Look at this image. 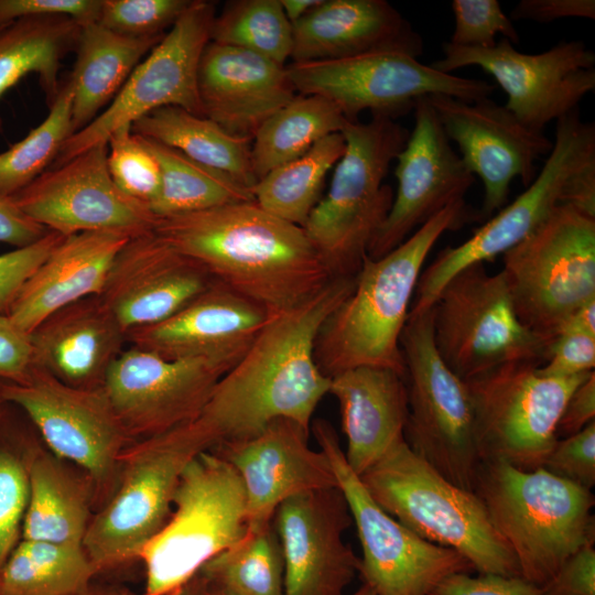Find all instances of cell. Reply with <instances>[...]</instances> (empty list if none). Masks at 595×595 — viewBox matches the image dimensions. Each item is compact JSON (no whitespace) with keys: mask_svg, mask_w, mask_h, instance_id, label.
I'll use <instances>...</instances> for the list:
<instances>
[{"mask_svg":"<svg viewBox=\"0 0 595 595\" xmlns=\"http://www.w3.org/2000/svg\"><path fill=\"white\" fill-rule=\"evenodd\" d=\"M356 279L334 278L306 302L269 315L245 355L217 381L196 419L212 448L253 436L278 419L310 430L331 386L316 365L315 340Z\"/></svg>","mask_w":595,"mask_h":595,"instance_id":"1","label":"cell"},{"mask_svg":"<svg viewBox=\"0 0 595 595\" xmlns=\"http://www.w3.org/2000/svg\"><path fill=\"white\" fill-rule=\"evenodd\" d=\"M154 231L269 315L299 306L333 279L303 227L255 201L158 218Z\"/></svg>","mask_w":595,"mask_h":595,"instance_id":"2","label":"cell"},{"mask_svg":"<svg viewBox=\"0 0 595 595\" xmlns=\"http://www.w3.org/2000/svg\"><path fill=\"white\" fill-rule=\"evenodd\" d=\"M477 220L465 199L455 202L378 259L365 258L350 294L323 323L314 347L321 371L333 376L359 366L404 376L400 337L423 263L439 238Z\"/></svg>","mask_w":595,"mask_h":595,"instance_id":"3","label":"cell"},{"mask_svg":"<svg viewBox=\"0 0 595 595\" xmlns=\"http://www.w3.org/2000/svg\"><path fill=\"white\" fill-rule=\"evenodd\" d=\"M473 493L512 551L521 577L538 586L595 542L594 495L543 467L522 470L483 461Z\"/></svg>","mask_w":595,"mask_h":595,"instance_id":"4","label":"cell"},{"mask_svg":"<svg viewBox=\"0 0 595 595\" xmlns=\"http://www.w3.org/2000/svg\"><path fill=\"white\" fill-rule=\"evenodd\" d=\"M359 478L387 513L424 540L458 552L478 574L521 576L478 496L443 477L404 440Z\"/></svg>","mask_w":595,"mask_h":595,"instance_id":"5","label":"cell"},{"mask_svg":"<svg viewBox=\"0 0 595 595\" xmlns=\"http://www.w3.org/2000/svg\"><path fill=\"white\" fill-rule=\"evenodd\" d=\"M340 133L345 152L327 194L303 226L333 279L356 277L360 271L392 205L393 191L383 178L409 137L393 118L378 113L368 122L349 121Z\"/></svg>","mask_w":595,"mask_h":595,"instance_id":"6","label":"cell"},{"mask_svg":"<svg viewBox=\"0 0 595 595\" xmlns=\"http://www.w3.org/2000/svg\"><path fill=\"white\" fill-rule=\"evenodd\" d=\"M163 528L139 558L145 570L144 595H166L192 580L247 531L242 482L216 452L197 454L183 469Z\"/></svg>","mask_w":595,"mask_h":595,"instance_id":"7","label":"cell"},{"mask_svg":"<svg viewBox=\"0 0 595 595\" xmlns=\"http://www.w3.org/2000/svg\"><path fill=\"white\" fill-rule=\"evenodd\" d=\"M432 309L410 314L400 337L408 390L404 441L452 484L473 493L482 459L467 386L439 355Z\"/></svg>","mask_w":595,"mask_h":595,"instance_id":"8","label":"cell"},{"mask_svg":"<svg viewBox=\"0 0 595 595\" xmlns=\"http://www.w3.org/2000/svg\"><path fill=\"white\" fill-rule=\"evenodd\" d=\"M431 309L436 350L464 381L506 364L545 361L550 342L520 322L501 270L491 274L484 263L461 270Z\"/></svg>","mask_w":595,"mask_h":595,"instance_id":"9","label":"cell"},{"mask_svg":"<svg viewBox=\"0 0 595 595\" xmlns=\"http://www.w3.org/2000/svg\"><path fill=\"white\" fill-rule=\"evenodd\" d=\"M502 263L518 318L550 342L576 309L595 299V219L558 205L502 255Z\"/></svg>","mask_w":595,"mask_h":595,"instance_id":"10","label":"cell"},{"mask_svg":"<svg viewBox=\"0 0 595 595\" xmlns=\"http://www.w3.org/2000/svg\"><path fill=\"white\" fill-rule=\"evenodd\" d=\"M210 450L195 419L148 436L129 452L120 487L88 523L83 541L97 571L140 555L167 521L183 469Z\"/></svg>","mask_w":595,"mask_h":595,"instance_id":"11","label":"cell"},{"mask_svg":"<svg viewBox=\"0 0 595 595\" xmlns=\"http://www.w3.org/2000/svg\"><path fill=\"white\" fill-rule=\"evenodd\" d=\"M538 365L511 363L466 380L478 453L522 470L543 466L558 442L562 411L592 372L550 377Z\"/></svg>","mask_w":595,"mask_h":595,"instance_id":"12","label":"cell"},{"mask_svg":"<svg viewBox=\"0 0 595 595\" xmlns=\"http://www.w3.org/2000/svg\"><path fill=\"white\" fill-rule=\"evenodd\" d=\"M313 433L356 526L363 584L376 595H430L447 576L474 572L458 552L424 540L374 500L347 464L338 435L326 420H315Z\"/></svg>","mask_w":595,"mask_h":595,"instance_id":"13","label":"cell"},{"mask_svg":"<svg viewBox=\"0 0 595 595\" xmlns=\"http://www.w3.org/2000/svg\"><path fill=\"white\" fill-rule=\"evenodd\" d=\"M595 160V126L578 108L556 120L555 140L539 174L508 206L463 244L447 246L421 272L410 314L431 309L444 284L461 270L493 260L528 237L558 206L571 176Z\"/></svg>","mask_w":595,"mask_h":595,"instance_id":"14","label":"cell"},{"mask_svg":"<svg viewBox=\"0 0 595 595\" xmlns=\"http://www.w3.org/2000/svg\"><path fill=\"white\" fill-rule=\"evenodd\" d=\"M285 67L296 93L326 98L351 122L365 110L394 118L424 96L476 101L489 98L496 89L486 80L440 72L398 51L292 62Z\"/></svg>","mask_w":595,"mask_h":595,"instance_id":"15","label":"cell"},{"mask_svg":"<svg viewBox=\"0 0 595 595\" xmlns=\"http://www.w3.org/2000/svg\"><path fill=\"white\" fill-rule=\"evenodd\" d=\"M215 4L191 0L190 6L133 69L115 99L89 125L62 145L53 166L101 142L123 126L162 107H180L204 117L197 88L202 53L210 41Z\"/></svg>","mask_w":595,"mask_h":595,"instance_id":"16","label":"cell"},{"mask_svg":"<svg viewBox=\"0 0 595 595\" xmlns=\"http://www.w3.org/2000/svg\"><path fill=\"white\" fill-rule=\"evenodd\" d=\"M431 66L446 74L466 66L480 67L507 94L505 107L538 132L578 108L595 90V54L578 40L561 42L539 54L518 52L506 39L489 48L446 42L443 57Z\"/></svg>","mask_w":595,"mask_h":595,"instance_id":"17","label":"cell"},{"mask_svg":"<svg viewBox=\"0 0 595 595\" xmlns=\"http://www.w3.org/2000/svg\"><path fill=\"white\" fill-rule=\"evenodd\" d=\"M107 152V142L98 143L46 170L12 198L35 223L64 237L90 231L133 237L153 230L158 218L152 212L113 183Z\"/></svg>","mask_w":595,"mask_h":595,"instance_id":"18","label":"cell"},{"mask_svg":"<svg viewBox=\"0 0 595 595\" xmlns=\"http://www.w3.org/2000/svg\"><path fill=\"white\" fill-rule=\"evenodd\" d=\"M428 98L447 139L458 145L462 161L482 180L477 220L486 221L505 206L516 177L524 186L531 184L537 160L550 153L553 142L489 98L465 101L440 94Z\"/></svg>","mask_w":595,"mask_h":595,"instance_id":"19","label":"cell"},{"mask_svg":"<svg viewBox=\"0 0 595 595\" xmlns=\"http://www.w3.org/2000/svg\"><path fill=\"white\" fill-rule=\"evenodd\" d=\"M3 400L21 410L51 451L102 479L129 433L101 388H76L35 368L22 382L0 381Z\"/></svg>","mask_w":595,"mask_h":595,"instance_id":"20","label":"cell"},{"mask_svg":"<svg viewBox=\"0 0 595 595\" xmlns=\"http://www.w3.org/2000/svg\"><path fill=\"white\" fill-rule=\"evenodd\" d=\"M231 367L203 359H167L130 345L108 370L102 389L129 435L148 437L197 419Z\"/></svg>","mask_w":595,"mask_h":595,"instance_id":"21","label":"cell"},{"mask_svg":"<svg viewBox=\"0 0 595 595\" xmlns=\"http://www.w3.org/2000/svg\"><path fill=\"white\" fill-rule=\"evenodd\" d=\"M414 126L396 158V196L367 256L378 259L433 216L464 199L475 177L450 143L428 96L414 105Z\"/></svg>","mask_w":595,"mask_h":595,"instance_id":"22","label":"cell"},{"mask_svg":"<svg viewBox=\"0 0 595 595\" xmlns=\"http://www.w3.org/2000/svg\"><path fill=\"white\" fill-rule=\"evenodd\" d=\"M351 517L338 487L283 501L273 516L284 561V595H344L360 560L343 540Z\"/></svg>","mask_w":595,"mask_h":595,"instance_id":"23","label":"cell"},{"mask_svg":"<svg viewBox=\"0 0 595 595\" xmlns=\"http://www.w3.org/2000/svg\"><path fill=\"white\" fill-rule=\"evenodd\" d=\"M309 433L292 420L278 419L253 436L215 446L242 482L247 528L271 524L278 507L291 497L337 487L326 454L310 446Z\"/></svg>","mask_w":595,"mask_h":595,"instance_id":"24","label":"cell"},{"mask_svg":"<svg viewBox=\"0 0 595 595\" xmlns=\"http://www.w3.org/2000/svg\"><path fill=\"white\" fill-rule=\"evenodd\" d=\"M214 282L201 264L176 251L153 229L123 245L100 298L128 336L167 320Z\"/></svg>","mask_w":595,"mask_h":595,"instance_id":"25","label":"cell"},{"mask_svg":"<svg viewBox=\"0 0 595 595\" xmlns=\"http://www.w3.org/2000/svg\"><path fill=\"white\" fill-rule=\"evenodd\" d=\"M269 314L215 281L167 320L128 334L130 345L167 359H203L234 366Z\"/></svg>","mask_w":595,"mask_h":595,"instance_id":"26","label":"cell"},{"mask_svg":"<svg viewBox=\"0 0 595 595\" xmlns=\"http://www.w3.org/2000/svg\"><path fill=\"white\" fill-rule=\"evenodd\" d=\"M197 88L204 117L232 136L251 140L296 97L285 65L212 41L201 56Z\"/></svg>","mask_w":595,"mask_h":595,"instance_id":"27","label":"cell"},{"mask_svg":"<svg viewBox=\"0 0 595 595\" xmlns=\"http://www.w3.org/2000/svg\"><path fill=\"white\" fill-rule=\"evenodd\" d=\"M30 336L35 368L83 389L102 387L128 342L127 333L100 295L57 310Z\"/></svg>","mask_w":595,"mask_h":595,"instance_id":"28","label":"cell"},{"mask_svg":"<svg viewBox=\"0 0 595 595\" xmlns=\"http://www.w3.org/2000/svg\"><path fill=\"white\" fill-rule=\"evenodd\" d=\"M292 62L398 51L415 58L422 36L385 0H323L292 24Z\"/></svg>","mask_w":595,"mask_h":595,"instance_id":"29","label":"cell"},{"mask_svg":"<svg viewBox=\"0 0 595 595\" xmlns=\"http://www.w3.org/2000/svg\"><path fill=\"white\" fill-rule=\"evenodd\" d=\"M130 238L116 231L63 237L29 279L8 315L30 334L57 310L100 295L116 256Z\"/></svg>","mask_w":595,"mask_h":595,"instance_id":"30","label":"cell"},{"mask_svg":"<svg viewBox=\"0 0 595 595\" xmlns=\"http://www.w3.org/2000/svg\"><path fill=\"white\" fill-rule=\"evenodd\" d=\"M347 439L345 458L358 476L404 440L408 390L404 376L385 367L359 366L331 378Z\"/></svg>","mask_w":595,"mask_h":595,"instance_id":"31","label":"cell"},{"mask_svg":"<svg viewBox=\"0 0 595 595\" xmlns=\"http://www.w3.org/2000/svg\"><path fill=\"white\" fill-rule=\"evenodd\" d=\"M163 36L127 37L98 22L80 26L76 62L68 76L73 91V133L89 125L115 99L142 57Z\"/></svg>","mask_w":595,"mask_h":595,"instance_id":"32","label":"cell"},{"mask_svg":"<svg viewBox=\"0 0 595 595\" xmlns=\"http://www.w3.org/2000/svg\"><path fill=\"white\" fill-rule=\"evenodd\" d=\"M131 130L224 172L248 188L252 190L258 182L252 166V140L232 136L206 117L180 107H162L134 121Z\"/></svg>","mask_w":595,"mask_h":595,"instance_id":"33","label":"cell"},{"mask_svg":"<svg viewBox=\"0 0 595 595\" xmlns=\"http://www.w3.org/2000/svg\"><path fill=\"white\" fill-rule=\"evenodd\" d=\"M80 26L66 15H36L0 28V98L34 73L51 106L61 85L62 61L76 47Z\"/></svg>","mask_w":595,"mask_h":595,"instance_id":"34","label":"cell"},{"mask_svg":"<svg viewBox=\"0 0 595 595\" xmlns=\"http://www.w3.org/2000/svg\"><path fill=\"white\" fill-rule=\"evenodd\" d=\"M32 455L25 461L29 496L21 539L83 547L89 522L82 487L54 458Z\"/></svg>","mask_w":595,"mask_h":595,"instance_id":"35","label":"cell"},{"mask_svg":"<svg viewBox=\"0 0 595 595\" xmlns=\"http://www.w3.org/2000/svg\"><path fill=\"white\" fill-rule=\"evenodd\" d=\"M348 122L339 108L326 98L296 95L271 116L252 139L251 158L257 180L303 155L323 138L340 133Z\"/></svg>","mask_w":595,"mask_h":595,"instance_id":"36","label":"cell"},{"mask_svg":"<svg viewBox=\"0 0 595 595\" xmlns=\"http://www.w3.org/2000/svg\"><path fill=\"white\" fill-rule=\"evenodd\" d=\"M142 139L161 171L160 191L150 206L156 218L255 201L251 188L226 173L152 139Z\"/></svg>","mask_w":595,"mask_h":595,"instance_id":"37","label":"cell"},{"mask_svg":"<svg viewBox=\"0 0 595 595\" xmlns=\"http://www.w3.org/2000/svg\"><path fill=\"white\" fill-rule=\"evenodd\" d=\"M96 572L83 547L21 539L0 571V595H79Z\"/></svg>","mask_w":595,"mask_h":595,"instance_id":"38","label":"cell"},{"mask_svg":"<svg viewBox=\"0 0 595 595\" xmlns=\"http://www.w3.org/2000/svg\"><path fill=\"white\" fill-rule=\"evenodd\" d=\"M345 148L342 133L323 138L303 155L262 176L251 190L255 202L264 210L303 227L321 199L328 171L343 156Z\"/></svg>","mask_w":595,"mask_h":595,"instance_id":"39","label":"cell"},{"mask_svg":"<svg viewBox=\"0 0 595 595\" xmlns=\"http://www.w3.org/2000/svg\"><path fill=\"white\" fill-rule=\"evenodd\" d=\"M228 595H284V561L273 523L245 536L198 572Z\"/></svg>","mask_w":595,"mask_h":595,"instance_id":"40","label":"cell"},{"mask_svg":"<svg viewBox=\"0 0 595 595\" xmlns=\"http://www.w3.org/2000/svg\"><path fill=\"white\" fill-rule=\"evenodd\" d=\"M210 41L285 65L293 47L292 24L280 0L230 1L215 15Z\"/></svg>","mask_w":595,"mask_h":595,"instance_id":"41","label":"cell"},{"mask_svg":"<svg viewBox=\"0 0 595 595\" xmlns=\"http://www.w3.org/2000/svg\"><path fill=\"white\" fill-rule=\"evenodd\" d=\"M72 101V85L67 78L60 85L46 118L22 140L0 153L1 193L14 195L55 162L62 145L73 134Z\"/></svg>","mask_w":595,"mask_h":595,"instance_id":"42","label":"cell"},{"mask_svg":"<svg viewBox=\"0 0 595 595\" xmlns=\"http://www.w3.org/2000/svg\"><path fill=\"white\" fill-rule=\"evenodd\" d=\"M107 145V165L116 186L150 209L160 191L161 171L142 137L123 126L109 137Z\"/></svg>","mask_w":595,"mask_h":595,"instance_id":"43","label":"cell"},{"mask_svg":"<svg viewBox=\"0 0 595 595\" xmlns=\"http://www.w3.org/2000/svg\"><path fill=\"white\" fill-rule=\"evenodd\" d=\"M190 3L191 0H101L97 22L127 37H160Z\"/></svg>","mask_w":595,"mask_h":595,"instance_id":"44","label":"cell"},{"mask_svg":"<svg viewBox=\"0 0 595 595\" xmlns=\"http://www.w3.org/2000/svg\"><path fill=\"white\" fill-rule=\"evenodd\" d=\"M454 31L448 43L461 47L489 48L496 36L511 44L519 43L512 20L502 11L497 0H453Z\"/></svg>","mask_w":595,"mask_h":595,"instance_id":"45","label":"cell"},{"mask_svg":"<svg viewBox=\"0 0 595 595\" xmlns=\"http://www.w3.org/2000/svg\"><path fill=\"white\" fill-rule=\"evenodd\" d=\"M28 496L25 461L0 442V571L19 542Z\"/></svg>","mask_w":595,"mask_h":595,"instance_id":"46","label":"cell"},{"mask_svg":"<svg viewBox=\"0 0 595 595\" xmlns=\"http://www.w3.org/2000/svg\"><path fill=\"white\" fill-rule=\"evenodd\" d=\"M542 467L591 490L595 485V421L577 433L558 440Z\"/></svg>","mask_w":595,"mask_h":595,"instance_id":"47","label":"cell"},{"mask_svg":"<svg viewBox=\"0 0 595 595\" xmlns=\"http://www.w3.org/2000/svg\"><path fill=\"white\" fill-rule=\"evenodd\" d=\"M64 236L48 231L40 240L0 255V313L8 314L22 289Z\"/></svg>","mask_w":595,"mask_h":595,"instance_id":"48","label":"cell"},{"mask_svg":"<svg viewBox=\"0 0 595 595\" xmlns=\"http://www.w3.org/2000/svg\"><path fill=\"white\" fill-rule=\"evenodd\" d=\"M595 336L561 331L548 344L545 361L538 367L550 377H573L594 371Z\"/></svg>","mask_w":595,"mask_h":595,"instance_id":"49","label":"cell"},{"mask_svg":"<svg viewBox=\"0 0 595 595\" xmlns=\"http://www.w3.org/2000/svg\"><path fill=\"white\" fill-rule=\"evenodd\" d=\"M101 0H0V28L36 15H66L79 24L97 22Z\"/></svg>","mask_w":595,"mask_h":595,"instance_id":"50","label":"cell"},{"mask_svg":"<svg viewBox=\"0 0 595 595\" xmlns=\"http://www.w3.org/2000/svg\"><path fill=\"white\" fill-rule=\"evenodd\" d=\"M430 595H542L540 586L521 576L456 573L444 578Z\"/></svg>","mask_w":595,"mask_h":595,"instance_id":"51","label":"cell"},{"mask_svg":"<svg viewBox=\"0 0 595 595\" xmlns=\"http://www.w3.org/2000/svg\"><path fill=\"white\" fill-rule=\"evenodd\" d=\"M35 369L29 333L0 313V381L22 382Z\"/></svg>","mask_w":595,"mask_h":595,"instance_id":"52","label":"cell"},{"mask_svg":"<svg viewBox=\"0 0 595 595\" xmlns=\"http://www.w3.org/2000/svg\"><path fill=\"white\" fill-rule=\"evenodd\" d=\"M542 595H595V549L587 544L540 586Z\"/></svg>","mask_w":595,"mask_h":595,"instance_id":"53","label":"cell"},{"mask_svg":"<svg viewBox=\"0 0 595 595\" xmlns=\"http://www.w3.org/2000/svg\"><path fill=\"white\" fill-rule=\"evenodd\" d=\"M564 18L595 19L594 0H521L510 13L511 20L550 23Z\"/></svg>","mask_w":595,"mask_h":595,"instance_id":"54","label":"cell"},{"mask_svg":"<svg viewBox=\"0 0 595 595\" xmlns=\"http://www.w3.org/2000/svg\"><path fill=\"white\" fill-rule=\"evenodd\" d=\"M48 231L30 218L12 196L0 192V244L21 248L40 240Z\"/></svg>","mask_w":595,"mask_h":595,"instance_id":"55","label":"cell"},{"mask_svg":"<svg viewBox=\"0 0 595 595\" xmlns=\"http://www.w3.org/2000/svg\"><path fill=\"white\" fill-rule=\"evenodd\" d=\"M593 421H595L594 371L570 396L558 423V439L577 433Z\"/></svg>","mask_w":595,"mask_h":595,"instance_id":"56","label":"cell"},{"mask_svg":"<svg viewBox=\"0 0 595 595\" xmlns=\"http://www.w3.org/2000/svg\"><path fill=\"white\" fill-rule=\"evenodd\" d=\"M562 205L595 219V160L576 171L564 190Z\"/></svg>","mask_w":595,"mask_h":595,"instance_id":"57","label":"cell"},{"mask_svg":"<svg viewBox=\"0 0 595 595\" xmlns=\"http://www.w3.org/2000/svg\"><path fill=\"white\" fill-rule=\"evenodd\" d=\"M561 331H575L595 336V299L576 309L561 324L556 334Z\"/></svg>","mask_w":595,"mask_h":595,"instance_id":"58","label":"cell"},{"mask_svg":"<svg viewBox=\"0 0 595 595\" xmlns=\"http://www.w3.org/2000/svg\"><path fill=\"white\" fill-rule=\"evenodd\" d=\"M323 0H280L285 17L291 24L305 17L315 9Z\"/></svg>","mask_w":595,"mask_h":595,"instance_id":"59","label":"cell"},{"mask_svg":"<svg viewBox=\"0 0 595 595\" xmlns=\"http://www.w3.org/2000/svg\"><path fill=\"white\" fill-rule=\"evenodd\" d=\"M206 589V581L198 573L186 584L166 595H204Z\"/></svg>","mask_w":595,"mask_h":595,"instance_id":"60","label":"cell"},{"mask_svg":"<svg viewBox=\"0 0 595 595\" xmlns=\"http://www.w3.org/2000/svg\"><path fill=\"white\" fill-rule=\"evenodd\" d=\"M351 595H376L374 591L367 586L366 584H363L356 592H354Z\"/></svg>","mask_w":595,"mask_h":595,"instance_id":"61","label":"cell"},{"mask_svg":"<svg viewBox=\"0 0 595 595\" xmlns=\"http://www.w3.org/2000/svg\"><path fill=\"white\" fill-rule=\"evenodd\" d=\"M206 581V580H205ZM204 595H228L226 593H224L223 591L209 585L207 582H206V589H205V594Z\"/></svg>","mask_w":595,"mask_h":595,"instance_id":"62","label":"cell"},{"mask_svg":"<svg viewBox=\"0 0 595 595\" xmlns=\"http://www.w3.org/2000/svg\"><path fill=\"white\" fill-rule=\"evenodd\" d=\"M8 405V403L3 400V398L1 397V393H0V423L2 422L3 420V415H4V407Z\"/></svg>","mask_w":595,"mask_h":595,"instance_id":"63","label":"cell"},{"mask_svg":"<svg viewBox=\"0 0 595 595\" xmlns=\"http://www.w3.org/2000/svg\"><path fill=\"white\" fill-rule=\"evenodd\" d=\"M79 595H101V594H97V593L91 592V591L88 589L87 592H85L83 594H79Z\"/></svg>","mask_w":595,"mask_h":595,"instance_id":"64","label":"cell"}]
</instances>
